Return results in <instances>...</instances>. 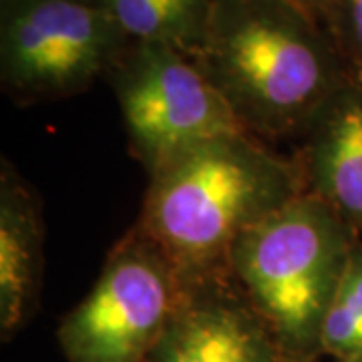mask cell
Segmentation results:
<instances>
[{
    "instance_id": "1",
    "label": "cell",
    "mask_w": 362,
    "mask_h": 362,
    "mask_svg": "<svg viewBox=\"0 0 362 362\" xmlns=\"http://www.w3.org/2000/svg\"><path fill=\"white\" fill-rule=\"evenodd\" d=\"M302 194L296 161L235 131L151 173L135 230L165 256L187 290L228 276L233 244Z\"/></svg>"
},
{
    "instance_id": "2",
    "label": "cell",
    "mask_w": 362,
    "mask_h": 362,
    "mask_svg": "<svg viewBox=\"0 0 362 362\" xmlns=\"http://www.w3.org/2000/svg\"><path fill=\"white\" fill-rule=\"evenodd\" d=\"M194 61L256 139H302L350 77L322 21L290 0H216Z\"/></svg>"
},
{
    "instance_id": "3",
    "label": "cell",
    "mask_w": 362,
    "mask_h": 362,
    "mask_svg": "<svg viewBox=\"0 0 362 362\" xmlns=\"http://www.w3.org/2000/svg\"><path fill=\"white\" fill-rule=\"evenodd\" d=\"M356 238L320 199L298 195L233 244L228 278L286 362L322 356V328Z\"/></svg>"
},
{
    "instance_id": "4",
    "label": "cell",
    "mask_w": 362,
    "mask_h": 362,
    "mask_svg": "<svg viewBox=\"0 0 362 362\" xmlns=\"http://www.w3.org/2000/svg\"><path fill=\"white\" fill-rule=\"evenodd\" d=\"M129 42L90 0H0V83L23 105L85 93Z\"/></svg>"
},
{
    "instance_id": "5",
    "label": "cell",
    "mask_w": 362,
    "mask_h": 362,
    "mask_svg": "<svg viewBox=\"0 0 362 362\" xmlns=\"http://www.w3.org/2000/svg\"><path fill=\"white\" fill-rule=\"evenodd\" d=\"M107 81L149 175L214 137L244 131L194 59L169 45L131 40Z\"/></svg>"
},
{
    "instance_id": "6",
    "label": "cell",
    "mask_w": 362,
    "mask_h": 362,
    "mask_svg": "<svg viewBox=\"0 0 362 362\" xmlns=\"http://www.w3.org/2000/svg\"><path fill=\"white\" fill-rule=\"evenodd\" d=\"M183 294L165 256L133 228L61 320L59 346L69 362H149Z\"/></svg>"
},
{
    "instance_id": "7",
    "label": "cell",
    "mask_w": 362,
    "mask_h": 362,
    "mask_svg": "<svg viewBox=\"0 0 362 362\" xmlns=\"http://www.w3.org/2000/svg\"><path fill=\"white\" fill-rule=\"evenodd\" d=\"M149 362H286L246 298L223 278L189 286Z\"/></svg>"
},
{
    "instance_id": "8",
    "label": "cell",
    "mask_w": 362,
    "mask_h": 362,
    "mask_svg": "<svg viewBox=\"0 0 362 362\" xmlns=\"http://www.w3.org/2000/svg\"><path fill=\"white\" fill-rule=\"evenodd\" d=\"M304 194L320 199L362 242V77L350 75L302 135Z\"/></svg>"
},
{
    "instance_id": "9",
    "label": "cell",
    "mask_w": 362,
    "mask_h": 362,
    "mask_svg": "<svg viewBox=\"0 0 362 362\" xmlns=\"http://www.w3.org/2000/svg\"><path fill=\"white\" fill-rule=\"evenodd\" d=\"M45 221L39 195L11 161L0 165V337L4 342L39 310Z\"/></svg>"
},
{
    "instance_id": "10",
    "label": "cell",
    "mask_w": 362,
    "mask_h": 362,
    "mask_svg": "<svg viewBox=\"0 0 362 362\" xmlns=\"http://www.w3.org/2000/svg\"><path fill=\"white\" fill-rule=\"evenodd\" d=\"M131 40L161 42L194 59L202 51L216 0H90Z\"/></svg>"
},
{
    "instance_id": "11",
    "label": "cell",
    "mask_w": 362,
    "mask_h": 362,
    "mask_svg": "<svg viewBox=\"0 0 362 362\" xmlns=\"http://www.w3.org/2000/svg\"><path fill=\"white\" fill-rule=\"evenodd\" d=\"M322 356L362 362V242L352 246L322 328Z\"/></svg>"
},
{
    "instance_id": "12",
    "label": "cell",
    "mask_w": 362,
    "mask_h": 362,
    "mask_svg": "<svg viewBox=\"0 0 362 362\" xmlns=\"http://www.w3.org/2000/svg\"><path fill=\"white\" fill-rule=\"evenodd\" d=\"M322 23L349 66L350 75L362 77V0H328Z\"/></svg>"
},
{
    "instance_id": "13",
    "label": "cell",
    "mask_w": 362,
    "mask_h": 362,
    "mask_svg": "<svg viewBox=\"0 0 362 362\" xmlns=\"http://www.w3.org/2000/svg\"><path fill=\"white\" fill-rule=\"evenodd\" d=\"M290 2H294V4H298V6H302L304 11H308V13L314 14L316 18H320V21H322L324 8H326V2H328V0H290Z\"/></svg>"
}]
</instances>
